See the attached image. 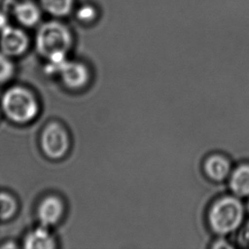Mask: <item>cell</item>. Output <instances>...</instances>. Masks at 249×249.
I'll return each instance as SVG.
<instances>
[{
	"mask_svg": "<svg viewBox=\"0 0 249 249\" xmlns=\"http://www.w3.org/2000/svg\"><path fill=\"white\" fill-rule=\"evenodd\" d=\"M8 25V18L3 13L0 12V32L4 29Z\"/></svg>",
	"mask_w": 249,
	"mask_h": 249,
	"instance_id": "cell-16",
	"label": "cell"
},
{
	"mask_svg": "<svg viewBox=\"0 0 249 249\" xmlns=\"http://www.w3.org/2000/svg\"><path fill=\"white\" fill-rule=\"evenodd\" d=\"M243 218V207L235 197H224L210 209L209 221L214 232L224 235L238 227Z\"/></svg>",
	"mask_w": 249,
	"mask_h": 249,
	"instance_id": "cell-3",
	"label": "cell"
},
{
	"mask_svg": "<svg viewBox=\"0 0 249 249\" xmlns=\"http://www.w3.org/2000/svg\"><path fill=\"white\" fill-rule=\"evenodd\" d=\"M13 14L17 21L24 27H34L40 20L39 8L30 1L16 3L14 6Z\"/></svg>",
	"mask_w": 249,
	"mask_h": 249,
	"instance_id": "cell-9",
	"label": "cell"
},
{
	"mask_svg": "<svg viewBox=\"0 0 249 249\" xmlns=\"http://www.w3.org/2000/svg\"><path fill=\"white\" fill-rule=\"evenodd\" d=\"M19 203L17 197L10 192H0V221L7 222L17 215Z\"/></svg>",
	"mask_w": 249,
	"mask_h": 249,
	"instance_id": "cell-12",
	"label": "cell"
},
{
	"mask_svg": "<svg viewBox=\"0 0 249 249\" xmlns=\"http://www.w3.org/2000/svg\"><path fill=\"white\" fill-rule=\"evenodd\" d=\"M11 59L0 51V84L10 82L16 74V67Z\"/></svg>",
	"mask_w": 249,
	"mask_h": 249,
	"instance_id": "cell-14",
	"label": "cell"
},
{
	"mask_svg": "<svg viewBox=\"0 0 249 249\" xmlns=\"http://www.w3.org/2000/svg\"><path fill=\"white\" fill-rule=\"evenodd\" d=\"M71 45V34L63 24L50 21L37 31L36 48L37 52L47 60L57 54H67Z\"/></svg>",
	"mask_w": 249,
	"mask_h": 249,
	"instance_id": "cell-2",
	"label": "cell"
},
{
	"mask_svg": "<svg viewBox=\"0 0 249 249\" xmlns=\"http://www.w3.org/2000/svg\"><path fill=\"white\" fill-rule=\"evenodd\" d=\"M50 228L39 226L27 233L23 239V247L27 249H53L56 243Z\"/></svg>",
	"mask_w": 249,
	"mask_h": 249,
	"instance_id": "cell-8",
	"label": "cell"
},
{
	"mask_svg": "<svg viewBox=\"0 0 249 249\" xmlns=\"http://www.w3.org/2000/svg\"><path fill=\"white\" fill-rule=\"evenodd\" d=\"M96 16V11L90 5H84L78 10L77 17L82 21H91Z\"/></svg>",
	"mask_w": 249,
	"mask_h": 249,
	"instance_id": "cell-15",
	"label": "cell"
},
{
	"mask_svg": "<svg viewBox=\"0 0 249 249\" xmlns=\"http://www.w3.org/2000/svg\"><path fill=\"white\" fill-rule=\"evenodd\" d=\"M46 71L49 74L60 76L63 84L71 89H82L89 79L87 68L79 62L68 61L67 55L49 59Z\"/></svg>",
	"mask_w": 249,
	"mask_h": 249,
	"instance_id": "cell-4",
	"label": "cell"
},
{
	"mask_svg": "<svg viewBox=\"0 0 249 249\" xmlns=\"http://www.w3.org/2000/svg\"><path fill=\"white\" fill-rule=\"evenodd\" d=\"M48 13L54 17H64L71 12L73 0H40Z\"/></svg>",
	"mask_w": 249,
	"mask_h": 249,
	"instance_id": "cell-13",
	"label": "cell"
},
{
	"mask_svg": "<svg viewBox=\"0 0 249 249\" xmlns=\"http://www.w3.org/2000/svg\"><path fill=\"white\" fill-rule=\"evenodd\" d=\"M2 114V112H1V109H0V115Z\"/></svg>",
	"mask_w": 249,
	"mask_h": 249,
	"instance_id": "cell-17",
	"label": "cell"
},
{
	"mask_svg": "<svg viewBox=\"0 0 249 249\" xmlns=\"http://www.w3.org/2000/svg\"><path fill=\"white\" fill-rule=\"evenodd\" d=\"M64 212V203L61 199L56 196H48L37 206V219L41 226L50 228L61 221Z\"/></svg>",
	"mask_w": 249,
	"mask_h": 249,
	"instance_id": "cell-7",
	"label": "cell"
},
{
	"mask_svg": "<svg viewBox=\"0 0 249 249\" xmlns=\"http://www.w3.org/2000/svg\"><path fill=\"white\" fill-rule=\"evenodd\" d=\"M204 169L211 179L221 181L229 175L231 165L228 160L222 156L213 155L206 161Z\"/></svg>",
	"mask_w": 249,
	"mask_h": 249,
	"instance_id": "cell-10",
	"label": "cell"
},
{
	"mask_svg": "<svg viewBox=\"0 0 249 249\" xmlns=\"http://www.w3.org/2000/svg\"><path fill=\"white\" fill-rule=\"evenodd\" d=\"M230 186L236 195L245 196L249 195V165H242L233 172Z\"/></svg>",
	"mask_w": 249,
	"mask_h": 249,
	"instance_id": "cell-11",
	"label": "cell"
},
{
	"mask_svg": "<svg viewBox=\"0 0 249 249\" xmlns=\"http://www.w3.org/2000/svg\"><path fill=\"white\" fill-rule=\"evenodd\" d=\"M29 47L27 34L18 27L7 26L0 32V51L10 58L19 57Z\"/></svg>",
	"mask_w": 249,
	"mask_h": 249,
	"instance_id": "cell-6",
	"label": "cell"
},
{
	"mask_svg": "<svg viewBox=\"0 0 249 249\" xmlns=\"http://www.w3.org/2000/svg\"><path fill=\"white\" fill-rule=\"evenodd\" d=\"M0 109L2 114L11 123L27 124L37 118L39 103L35 94L28 88L14 85L2 94Z\"/></svg>",
	"mask_w": 249,
	"mask_h": 249,
	"instance_id": "cell-1",
	"label": "cell"
},
{
	"mask_svg": "<svg viewBox=\"0 0 249 249\" xmlns=\"http://www.w3.org/2000/svg\"><path fill=\"white\" fill-rule=\"evenodd\" d=\"M40 146L43 153L50 159L59 160L64 158L70 149L67 129L59 123H50L41 134Z\"/></svg>",
	"mask_w": 249,
	"mask_h": 249,
	"instance_id": "cell-5",
	"label": "cell"
}]
</instances>
